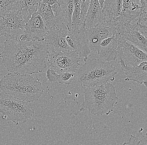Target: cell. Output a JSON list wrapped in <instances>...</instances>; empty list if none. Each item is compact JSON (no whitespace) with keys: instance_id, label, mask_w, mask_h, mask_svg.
<instances>
[{"instance_id":"603a6c76","label":"cell","mask_w":147,"mask_h":145,"mask_svg":"<svg viewBox=\"0 0 147 145\" xmlns=\"http://www.w3.org/2000/svg\"><path fill=\"white\" fill-rule=\"evenodd\" d=\"M21 0H0V17L10 11L21 9Z\"/></svg>"},{"instance_id":"d4e9b609","label":"cell","mask_w":147,"mask_h":145,"mask_svg":"<svg viewBox=\"0 0 147 145\" xmlns=\"http://www.w3.org/2000/svg\"><path fill=\"white\" fill-rule=\"evenodd\" d=\"M142 131L143 128H140L136 136H130L128 141L123 145H147V133L143 135Z\"/></svg>"},{"instance_id":"cb8c5ba5","label":"cell","mask_w":147,"mask_h":145,"mask_svg":"<svg viewBox=\"0 0 147 145\" xmlns=\"http://www.w3.org/2000/svg\"><path fill=\"white\" fill-rule=\"evenodd\" d=\"M81 0H74V9L72 15L71 28L79 29L85 27L80 22Z\"/></svg>"},{"instance_id":"ba28073f","label":"cell","mask_w":147,"mask_h":145,"mask_svg":"<svg viewBox=\"0 0 147 145\" xmlns=\"http://www.w3.org/2000/svg\"><path fill=\"white\" fill-rule=\"evenodd\" d=\"M85 27L77 29L61 30L69 46L78 53L84 60L88 57L91 51L86 33Z\"/></svg>"},{"instance_id":"ac0fdd59","label":"cell","mask_w":147,"mask_h":145,"mask_svg":"<svg viewBox=\"0 0 147 145\" xmlns=\"http://www.w3.org/2000/svg\"><path fill=\"white\" fill-rule=\"evenodd\" d=\"M123 0H105L102 7L105 22L113 21L121 14Z\"/></svg>"},{"instance_id":"83f0119b","label":"cell","mask_w":147,"mask_h":145,"mask_svg":"<svg viewBox=\"0 0 147 145\" xmlns=\"http://www.w3.org/2000/svg\"><path fill=\"white\" fill-rule=\"evenodd\" d=\"M99 2L100 4L101 7L102 9L103 5L104 2L105 0H99Z\"/></svg>"},{"instance_id":"277c9868","label":"cell","mask_w":147,"mask_h":145,"mask_svg":"<svg viewBox=\"0 0 147 145\" xmlns=\"http://www.w3.org/2000/svg\"><path fill=\"white\" fill-rule=\"evenodd\" d=\"M78 69V81L84 87H95L113 81L116 69L109 61L87 57Z\"/></svg>"},{"instance_id":"4fadbf2b","label":"cell","mask_w":147,"mask_h":145,"mask_svg":"<svg viewBox=\"0 0 147 145\" xmlns=\"http://www.w3.org/2000/svg\"><path fill=\"white\" fill-rule=\"evenodd\" d=\"M44 40L47 42L48 52H68L72 50L68 45L63 32L56 25L49 29Z\"/></svg>"},{"instance_id":"e0dca14e","label":"cell","mask_w":147,"mask_h":145,"mask_svg":"<svg viewBox=\"0 0 147 145\" xmlns=\"http://www.w3.org/2000/svg\"><path fill=\"white\" fill-rule=\"evenodd\" d=\"M104 22L102 9L99 0H91L86 15L85 28H92Z\"/></svg>"},{"instance_id":"2e32d148","label":"cell","mask_w":147,"mask_h":145,"mask_svg":"<svg viewBox=\"0 0 147 145\" xmlns=\"http://www.w3.org/2000/svg\"><path fill=\"white\" fill-rule=\"evenodd\" d=\"M121 37L135 45L147 54V38L141 34L131 22L119 30Z\"/></svg>"},{"instance_id":"8992f818","label":"cell","mask_w":147,"mask_h":145,"mask_svg":"<svg viewBox=\"0 0 147 145\" xmlns=\"http://www.w3.org/2000/svg\"><path fill=\"white\" fill-rule=\"evenodd\" d=\"M27 19L20 9L10 11L0 17V36L19 39L25 29Z\"/></svg>"},{"instance_id":"5bb4252c","label":"cell","mask_w":147,"mask_h":145,"mask_svg":"<svg viewBox=\"0 0 147 145\" xmlns=\"http://www.w3.org/2000/svg\"><path fill=\"white\" fill-rule=\"evenodd\" d=\"M117 62L120 64L121 69L126 76L125 79V81L134 82L147 87V61L134 67L127 65L122 59Z\"/></svg>"},{"instance_id":"5b68a950","label":"cell","mask_w":147,"mask_h":145,"mask_svg":"<svg viewBox=\"0 0 147 145\" xmlns=\"http://www.w3.org/2000/svg\"><path fill=\"white\" fill-rule=\"evenodd\" d=\"M32 103L0 92V113L16 125L31 120L34 115Z\"/></svg>"},{"instance_id":"7402d4cb","label":"cell","mask_w":147,"mask_h":145,"mask_svg":"<svg viewBox=\"0 0 147 145\" xmlns=\"http://www.w3.org/2000/svg\"><path fill=\"white\" fill-rule=\"evenodd\" d=\"M41 0H22L21 8L22 11L27 19H30L32 15L36 12L38 3Z\"/></svg>"},{"instance_id":"30bf717a","label":"cell","mask_w":147,"mask_h":145,"mask_svg":"<svg viewBox=\"0 0 147 145\" xmlns=\"http://www.w3.org/2000/svg\"><path fill=\"white\" fill-rule=\"evenodd\" d=\"M58 3L51 5L56 19L55 25L61 30L71 28L74 0H57Z\"/></svg>"},{"instance_id":"ffe728a7","label":"cell","mask_w":147,"mask_h":145,"mask_svg":"<svg viewBox=\"0 0 147 145\" xmlns=\"http://www.w3.org/2000/svg\"><path fill=\"white\" fill-rule=\"evenodd\" d=\"M77 77L76 73L63 72L57 73L48 68L46 71V77L51 82L69 85Z\"/></svg>"},{"instance_id":"4316f807","label":"cell","mask_w":147,"mask_h":145,"mask_svg":"<svg viewBox=\"0 0 147 145\" xmlns=\"http://www.w3.org/2000/svg\"><path fill=\"white\" fill-rule=\"evenodd\" d=\"M41 1L51 5H54L55 3H58L57 0H41Z\"/></svg>"},{"instance_id":"52a82bcc","label":"cell","mask_w":147,"mask_h":145,"mask_svg":"<svg viewBox=\"0 0 147 145\" xmlns=\"http://www.w3.org/2000/svg\"><path fill=\"white\" fill-rule=\"evenodd\" d=\"M81 57L73 50L68 52H48L47 65L57 73H76Z\"/></svg>"},{"instance_id":"7a4b0ae2","label":"cell","mask_w":147,"mask_h":145,"mask_svg":"<svg viewBox=\"0 0 147 145\" xmlns=\"http://www.w3.org/2000/svg\"><path fill=\"white\" fill-rule=\"evenodd\" d=\"M0 90L14 98L34 102L38 100L44 89L37 77L10 72L0 80Z\"/></svg>"},{"instance_id":"8fae6325","label":"cell","mask_w":147,"mask_h":145,"mask_svg":"<svg viewBox=\"0 0 147 145\" xmlns=\"http://www.w3.org/2000/svg\"><path fill=\"white\" fill-rule=\"evenodd\" d=\"M48 30L41 16L36 12L26 22L24 32L19 39L22 41H42Z\"/></svg>"},{"instance_id":"9c48e42d","label":"cell","mask_w":147,"mask_h":145,"mask_svg":"<svg viewBox=\"0 0 147 145\" xmlns=\"http://www.w3.org/2000/svg\"><path fill=\"white\" fill-rule=\"evenodd\" d=\"M122 59L127 66L138 65L147 61V54L132 44L121 38L117 49V59ZM116 60V61H117Z\"/></svg>"},{"instance_id":"d6986e66","label":"cell","mask_w":147,"mask_h":145,"mask_svg":"<svg viewBox=\"0 0 147 145\" xmlns=\"http://www.w3.org/2000/svg\"><path fill=\"white\" fill-rule=\"evenodd\" d=\"M36 12L41 16L48 29L56 25V19L51 5L41 1L38 5Z\"/></svg>"},{"instance_id":"6da1fadb","label":"cell","mask_w":147,"mask_h":145,"mask_svg":"<svg viewBox=\"0 0 147 145\" xmlns=\"http://www.w3.org/2000/svg\"><path fill=\"white\" fill-rule=\"evenodd\" d=\"M0 58L5 67L10 72L34 75L41 73L47 67V42L7 39L4 42Z\"/></svg>"},{"instance_id":"484cf974","label":"cell","mask_w":147,"mask_h":145,"mask_svg":"<svg viewBox=\"0 0 147 145\" xmlns=\"http://www.w3.org/2000/svg\"><path fill=\"white\" fill-rule=\"evenodd\" d=\"M91 0H81L80 22L85 24L87 10Z\"/></svg>"},{"instance_id":"44dd1931","label":"cell","mask_w":147,"mask_h":145,"mask_svg":"<svg viewBox=\"0 0 147 145\" xmlns=\"http://www.w3.org/2000/svg\"><path fill=\"white\" fill-rule=\"evenodd\" d=\"M130 22L147 38V0H146L141 13Z\"/></svg>"},{"instance_id":"9a60e30c","label":"cell","mask_w":147,"mask_h":145,"mask_svg":"<svg viewBox=\"0 0 147 145\" xmlns=\"http://www.w3.org/2000/svg\"><path fill=\"white\" fill-rule=\"evenodd\" d=\"M121 37L120 34L113 36L102 40L97 55L104 61H116L117 57V49Z\"/></svg>"},{"instance_id":"3957f363","label":"cell","mask_w":147,"mask_h":145,"mask_svg":"<svg viewBox=\"0 0 147 145\" xmlns=\"http://www.w3.org/2000/svg\"><path fill=\"white\" fill-rule=\"evenodd\" d=\"M115 88L110 82L100 86L87 87L80 111L87 110L94 116L109 115L117 102Z\"/></svg>"},{"instance_id":"7c38bea8","label":"cell","mask_w":147,"mask_h":145,"mask_svg":"<svg viewBox=\"0 0 147 145\" xmlns=\"http://www.w3.org/2000/svg\"><path fill=\"white\" fill-rule=\"evenodd\" d=\"M145 1L146 0H123L121 14L113 20L118 29H121L140 14Z\"/></svg>"}]
</instances>
